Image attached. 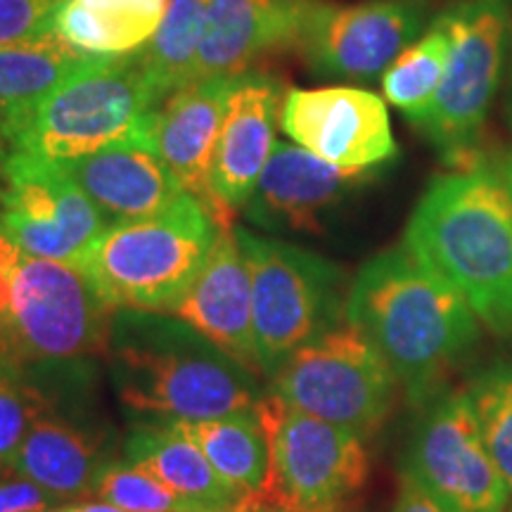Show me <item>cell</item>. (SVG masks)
I'll return each instance as SVG.
<instances>
[{"mask_svg": "<svg viewBox=\"0 0 512 512\" xmlns=\"http://www.w3.org/2000/svg\"><path fill=\"white\" fill-rule=\"evenodd\" d=\"M344 318L380 351L413 403L434 399L479 342L470 304L403 245L358 271Z\"/></svg>", "mask_w": 512, "mask_h": 512, "instance_id": "obj_1", "label": "cell"}, {"mask_svg": "<svg viewBox=\"0 0 512 512\" xmlns=\"http://www.w3.org/2000/svg\"><path fill=\"white\" fill-rule=\"evenodd\" d=\"M403 247L470 304L479 323L512 335V192L489 166L432 178Z\"/></svg>", "mask_w": 512, "mask_h": 512, "instance_id": "obj_2", "label": "cell"}, {"mask_svg": "<svg viewBox=\"0 0 512 512\" xmlns=\"http://www.w3.org/2000/svg\"><path fill=\"white\" fill-rule=\"evenodd\" d=\"M107 361L119 401L159 425L223 418L259 401L254 375L181 318L119 311Z\"/></svg>", "mask_w": 512, "mask_h": 512, "instance_id": "obj_3", "label": "cell"}, {"mask_svg": "<svg viewBox=\"0 0 512 512\" xmlns=\"http://www.w3.org/2000/svg\"><path fill=\"white\" fill-rule=\"evenodd\" d=\"M216 235L214 214L185 192L157 214L107 226L72 266L114 311L169 313L197 278Z\"/></svg>", "mask_w": 512, "mask_h": 512, "instance_id": "obj_4", "label": "cell"}, {"mask_svg": "<svg viewBox=\"0 0 512 512\" xmlns=\"http://www.w3.org/2000/svg\"><path fill=\"white\" fill-rule=\"evenodd\" d=\"M162 105L138 53L102 57L38 105L12 152L67 162L110 145L152 143Z\"/></svg>", "mask_w": 512, "mask_h": 512, "instance_id": "obj_5", "label": "cell"}, {"mask_svg": "<svg viewBox=\"0 0 512 512\" xmlns=\"http://www.w3.org/2000/svg\"><path fill=\"white\" fill-rule=\"evenodd\" d=\"M254 408L268 439V475L254 496L287 512H349L368 479L363 439L273 392Z\"/></svg>", "mask_w": 512, "mask_h": 512, "instance_id": "obj_6", "label": "cell"}, {"mask_svg": "<svg viewBox=\"0 0 512 512\" xmlns=\"http://www.w3.org/2000/svg\"><path fill=\"white\" fill-rule=\"evenodd\" d=\"M114 309L79 268L19 252L10 309L0 320V358L74 361L107 354Z\"/></svg>", "mask_w": 512, "mask_h": 512, "instance_id": "obj_7", "label": "cell"}, {"mask_svg": "<svg viewBox=\"0 0 512 512\" xmlns=\"http://www.w3.org/2000/svg\"><path fill=\"white\" fill-rule=\"evenodd\" d=\"M252 278L254 337L264 373L275 375L294 351L337 328L347 302L342 271L323 256L235 228Z\"/></svg>", "mask_w": 512, "mask_h": 512, "instance_id": "obj_8", "label": "cell"}, {"mask_svg": "<svg viewBox=\"0 0 512 512\" xmlns=\"http://www.w3.org/2000/svg\"><path fill=\"white\" fill-rule=\"evenodd\" d=\"M451 36L444 81L415 128L456 169L475 164V145L498 91L508 43L505 0H463L439 15Z\"/></svg>", "mask_w": 512, "mask_h": 512, "instance_id": "obj_9", "label": "cell"}, {"mask_svg": "<svg viewBox=\"0 0 512 512\" xmlns=\"http://www.w3.org/2000/svg\"><path fill=\"white\" fill-rule=\"evenodd\" d=\"M394 370L351 325H337L297 349L275 370L273 394L287 406L368 439L387 420Z\"/></svg>", "mask_w": 512, "mask_h": 512, "instance_id": "obj_10", "label": "cell"}, {"mask_svg": "<svg viewBox=\"0 0 512 512\" xmlns=\"http://www.w3.org/2000/svg\"><path fill=\"white\" fill-rule=\"evenodd\" d=\"M107 228L60 162L12 152L0 162V235L24 254L74 264Z\"/></svg>", "mask_w": 512, "mask_h": 512, "instance_id": "obj_11", "label": "cell"}, {"mask_svg": "<svg viewBox=\"0 0 512 512\" xmlns=\"http://www.w3.org/2000/svg\"><path fill=\"white\" fill-rule=\"evenodd\" d=\"M403 475L448 512H505L510 489L484 444L467 389L430 403L415 427Z\"/></svg>", "mask_w": 512, "mask_h": 512, "instance_id": "obj_12", "label": "cell"}, {"mask_svg": "<svg viewBox=\"0 0 512 512\" xmlns=\"http://www.w3.org/2000/svg\"><path fill=\"white\" fill-rule=\"evenodd\" d=\"M425 27L415 0L330 5L309 0L294 48L323 79L375 81Z\"/></svg>", "mask_w": 512, "mask_h": 512, "instance_id": "obj_13", "label": "cell"}, {"mask_svg": "<svg viewBox=\"0 0 512 512\" xmlns=\"http://www.w3.org/2000/svg\"><path fill=\"white\" fill-rule=\"evenodd\" d=\"M280 124L299 147L342 169H382L399 155L387 105L363 88H292Z\"/></svg>", "mask_w": 512, "mask_h": 512, "instance_id": "obj_14", "label": "cell"}, {"mask_svg": "<svg viewBox=\"0 0 512 512\" xmlns=\"http://www.w3.org/2000/svg\"><path fill=\"white\" fill-rule=\"evenodd\" d=\"M285 88L275 76L245 72L235 76L223 117L209 190L211 214L219 226H233L275 150V128L283 114Z\"/></svg>", "mask_w": 512, "mask_h": 512, "instance_id": "obj_15", "label": "cell"}, {"mask_svg": "<svg viewBox=\"0 0 512 512\" xmlns=\"http://www.w3.org/2000/svg\"><path fill=\"white\" fill-rule=\"evenodd\" d=\"M377 171L342 169L304 147L278 143L245 204V214L266 230L320 233L332 211L373 183Z\"/></svg>", "mask_w": 512, "mask_h": 512, "instance_id": "obj_16", "label": "cell"}, {"mask_svg": "<svg viewBox=\"0 0 512 512\" xmlns=\"http://www.w3.org/2000/svg\"><path fill=\"white\" fill-rule=\"evenodd\" d=\"M169 313L252 375L264 373L254 337L252 278L233 226H219L200 273Z\"/></svg>", "mask_w": 512, "mask_h": 512, "instance_id": "obj_17", "label": "cell"}, {"mask_svg": "<svg viewBox=\"0 0 512 512\" xmlns=\"http://www.w3.org/2000/svg\"><path fill=\"white\" fill-rule=\"evenodd\" d=\"M309 0H209L195 81L235 79L268 53L294 48Z\"/></svg>", "mask_w": 512, "mask_h": 512, "instance_id": "obj_18", "label": "cell"}, {"mask_svg": "<svg viewBox=\"0 0 512 512\" xmlns=\"http://www.w3.org/2000/svg\"><path fill=\"white\" fill-rule=\"evenodd\" d=\"M60 164L105 216L107 226L152 216L185 195L152 143L110 145Z\"/></svg>", "mask_w": 512, "mask_h": 512, "instance_id": "obj_19", "label": "cell"}, {"mask_svg": "<svg viewBox=\"0 0 512 512\" xmlns=\"http://www.w3.org/2000/svg\"><path fill=\"white\" fill-rule=\"evenodd\" d=\"M233 81L226 76L192 81L190 86L166 98L159 107L152 136V145L171 176L209 211L211 164Z\"/></svg>", "mask_w": 512, "mask_h": 512, "instance_id": "obj_20", "label": "cell"}, {"mask_svg": "<svg viewBox=\"0 0 512 512\" xmlns=\"http://www.w3.org/2000/svg\"><path fill=\"white\" fill-rule=\"evenodd\" d=\"M98 60L102 57L81 53L55 34L0 46V159L10 155L38 105Z\"/></svg>", "mask_w": 512, "mask_h": 512, "instance_id": "obj_21", "label": "cell"}, {"mask_svg": "<svg viewBox=\"0 0 512 512\" xmlns=\"http://www.w3.org/2000/svg\"><path fill=\"white\" fill-rule=\"evenodd\" d=\"M126 465L188 498L204 512H235L247 503L242 486L223 477L195 444L171 425H145L126 441Z\"/></svg>", "mask_w": 512, "mask_h": 512, "instance_id": "obj_22", "label": "cell"}, {"mask_svg": "<svg viewBox=\"0 0 512 512\" xmlns=\"http://www.w3.org/2000/svg\"><path fill=\"white\" fill-rule=\"evenodd\" d=\"M102 467L91 434L46 411L29 430L12 470L19 479L46 489L57 501H69L95 491Z\"/></svg>", "mask_w": 512, "mask_h": 512, "instance_id": "obj_23", "label": "cell"}, {"mask_svg": "<svg viewBox=\"0 0 512 512\" xmlns=\"http://www.w3.org/2000/svg\"><path fill=\"white\" fill-rule=\"evenodd\" d=\"M166 0H64L53 34L67 46L95 57H124L152 41Z\"/></svg>", "mask_w": 512, "mask_h": 512, "instance_id": "obj_24", "label": "cell"}, {"mask_svg": "<svg viewBox=\"0 0 512 512\" xmlns=\"http://www.w3.org/2000/svg\"><path fill=\"white\" fill-rule=\"evenodd\" d=\"M178 434L204 453L223 477L249 496L264 489L268 475V439L256 408H245L211 420L171 422Z\"/></svg>", "mask_w": 512, "mask_h": 512, "instance_id": "obj_25", "label": "cell"}, {"mask_svg": "<svg viewBox=\"0 0 512 512\" xmlns=\"http://www.w3.org/2000/svg\"><path fill=\"white\" fill-rule=\"evenodd\" d=\"M209 0H166V10L152 41L138 50L147 74L162 98L195 81Z\"/></svg>", "mask_w": 512, "mask_h": 512, "instance_id": "obj_26", "label": "cell"}, {"mask_svg": "<svg viewBox=\"0 0 512 512\" xmlns=\"http://www.w3.org/2000/svg\"><path fill=\"white\" fill-rule=\"evenodd\" d=\"M448 53H451V36L444 19L437 17L432 27L415 38L382 74L384 98L399 107L411 124L432 105L444 81Z\"/></svg>", "mask_w": 512, "mask_h": 512, "instance_id": "obj_27", "label": "cell"}, {"mask_svg": "<svg viewBox=\"0 0 512 512\" xmlns=\"http://www.w3.org/2000/svg\"><path fill=\"white\" fill-rule=\"evenodd\" d=\"M491 458L512 491V361L486 368L467 389Z\"/></svg>", "mask_w": 512, "mask_h": 512, "instance_id": "obj_28", "label": "cell"}, {"mask_svg": "<svg viewBox=\"0 0 512 512\" xmlns=\"http://www.w3.org/2000/svg\"><path fill=\"white\" fill-rule=\"evenodd\" d=\"M93 494L126 512H204L188 498L174 494L169 486L131 465L102 467Z\"/></svg>", "mask_w": 512, "mask_h": 512, "instance_id": "obj_29", "label": "cell"}, {"mask_svg": "<svg viewBox=\"0 0 512 512\" xmlns=\"http://www.w3.org/2000/svg\"><path fill=\"white\" fill-rule=\"evenodd\" d=\"M46 411V396L34 384L0 366V472L12 470L29 430Z\"/></svg>", "mask_w": 512, "mask_h": 512, "instance_id": "obj_30", "label": "cell"}, {"mask_svg": "<svg viewBox=\"0 0 512 512\" xmlns=\"http://www.w3.org/2000/svg\"><path fill=\"white\" fill-rule=\"evenodd\" d=\"M64 0H0V46L53 34L55 12Z\"/></svg>", "mask_w": 512, "mask_h": 512, "instance_id": "obj_31", "label": "cell"}, {"mask_svg": "<svg viewBox=\"0 0 512 512\" xmlns=\"http://www.w3.org/2000/svg\"><path fill=\"white\" fill-rule=\"evenodd\" d=\"M57 503L53 494L36 486L27 479L17 482H0V512H29V510H48Z\"/></svg>", "mask_w": 512, "mask_h": 512, "instance_id": "obj_32", "label": "cell"}, {"mask_svg": "<svg viewBox=\"0 0 512 512\" xmlns=\"http://www.w3.org/2000/svg\"><path fill=\"white\" fill-rule=\"evenodd\" d=\"M392 512H448L437 498L427 494L422 486L408 475H401L399 498Z\"/></svg>", "mask_w": 512, "mask_h": 512, "instance_id": "obj_33", "label": "cell"}, {"mask_svg": "<svg viewBox=\"0 0 512 512\" xmlns=\"http://www.w3.org/2000/svg\"><path fill=\"white\" fill-rule=\"evenodd\" d=\"M19 252H22V249L15 247L8 238L0 235V320L5 318V313L10 309L12 266H15Z\"/></svg>", "mask_w": 512, "mask_h": 512, "instance_id": "obj_34", "label": "cell"}, {"mask_svg": "<svg viewBox=\"0 0 512 512\" xmlns=\"http://www.w3.org/2000/svg\"><path fill=\"white\" fill-rule=\"evenodd\" d=\"M235 512H287V510L278 508V505H271V503L259 501V498H256V496H249L247 503L242 505L240 510H235Z\"/></svg>", "mask_w": 512, "mask_h": 512, "instance_id": "obj_35", "label": "cell"}, {"mask_svg": "<svg viewBox=\"0 0 512 512\" xmlns=\"http://www.w3.org/2000/svg\"><path fill=\"white\" fill-rule=\"evenodd\" d=\"M72 512H126L117 508V505L107 503V501H100V503H86V505H74Z\"/></svg>", "mask_w": 512, "mask_h": 512, "instance_id": "obj_36", "label": "cell"}, {"mask_svg": "<svg viewBox=\"0 0 512 512\" xmlns=\"http://www.w3.org/2000/svg\"><path fill=\"white\" fill-rule=\"evenodd\" d=\"M505 181H508V188H510V192H512V159H510L508 169H505Z\"/></svg>", "mask_w": 512, "mask_h": 512, "instance_id": "obj_37", "label": "cell"}, {"mask_svg": "<svg viewBox=\"0 0 512 512\" xmlns=\"http://www.w3.org/2000/svg\"><path fill=\"white\" fill-rule=\"evenodd\" d=\"M72 508H74V505H69V508H60V510L48 508V510H29V512H72Z\"/></svg>", "mask_w": 512, "mask_h": 512, "instance_id": "obj_38", "label": "cell"}]
</instances>
